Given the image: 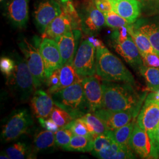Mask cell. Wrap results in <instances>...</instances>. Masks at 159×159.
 <instances>
[{
	"mask_svg": "<svg viewBox=\"0 0 159 159\" xmlns=\"http://www.w3.org/2000/svg\"><path fill=\"white\" fill-rule=\"evenodd\" d=\"M29 0H12L8 4V15L12 23L19 28L26 26L29 20Z\"/></svg>",
	"mask_w": 159,
	"mask_h": 159,
	"instance_id": "cell-20",
	"label": "cell"
},
{
	"mask_svg": "<svg viewBox=\"0 0 159 159\" xmlns=\"http://www.w3.org/2000/svg\"><path fill=\"white\" fill-rule=\"evenodd\" d=\"M80 118L85 121L94 139L108 130L104 123L94 112H89Z\"/></svg>",
	"mask_w": 159,
	"mask_h": 159,
	"instance_id": "cell-26",
	"label": "cell"
},
{
	"mask_svg": "<svg viewBox=\"0 0 159 159\" xmlns=\"http://www.w3.org/2000/svg\"><path fill=\"white\" fill-rule=\"evenodd\" d=\"M73 135L72 131L66 127L59 129L55 133L56 145L64 150L70 142Z\"/></svg>",
	"mask_w": 159,
	"mask_h": 159,
	"instance_id": "cell-36",
	"label": "cell"
},
{
	"mask_svg": "<svg viewBox=\"0 0 159 159\" xmlns=\"http://www.w3.org/2000/svg\"><path fill=\"white\" fill-rule=\"evenodd\" d=\"M33 125V120L27 108L14 111L2 126L1 139L3 142H10L17 140L27 133Z\"/></svg>",
	"mask_w": 159,
	"mask_h": 159,
	"instance_id": "cell-5",
	"label": "cell"
},
{
	"mask_svg": "<svg viewBox=\"0 0 159 159\" xmlns=\"http://www.w3.org/2000/svg\"><path fill=\"white\" fill-rule=\"evenodd\" d=\"M71 30H73L70 18L62 11L61 15L54 18L48 25L41 37L43 39L46 38L55 39Z\"/></svg>",
	"mask_w": 159,
	"mask_h": 159,
	"instance_id": "cell-19",
	"label": "cell"
},
{
	"mask_svg": "<svg viewBox=\"0 0 159 159\" xmlns=\"http://www.w3.org/2000/svg\"><path fill=\"white\" fill-rule=\"evenodd\" d=\"M112 10L129 24L136 21L140 14L142 6L138 0H117L111 2Z\"/></svg>",
	"mask_w": 159,
	"mask_h": 159,
	"instance_id": "cell-17",
	"label": "cell"
},
{
	"mask_svg": "<svg viewBox=\"0 0 159 159\" xmlns=\"http://www.w3.org/2000/svg\"><path fill=\"white\" fill-rule=\"evenodd\" d=\"M143 65L150 67L159 68V54L153 53H146L141 54Z\"/></svg>",
	"mask_w": 159,
	"mask_h": 159,
	"instance_id": "cell-40",
	"label": "cell"
},
{
	"mask_svg": "<svg viewBox=\"0 0 159 159\" xmlns=\"http://www.w3.org/2000/svg\"><path fill=\"white\" fill-rule=\"evenodd\" d=\"M98 159H134L136 156L130 148L125 147L118 144L115 140L107 148L102 149L95 156Z\"/></svg>",
	"mask_w": 159,
	"mask_h": 159,
	"instance_id": "cell-21",
	"label": "cell"
},
{
	"mask_svg": "<svg viewBox=\"0 0 159 159\" xmlns=\"http://www.w3.org/2000/svg\"><path fill=\"white\" fill-rule=\"evenodd\" d=\"M0 159H10V158H9L6 152H5V151H4V152H2L1 153V155H0Z\"/></svg>",
	"mask_w": 159,
	"mask_h": 159,
	"instance_id": "cell-45",
	"label": "cell"
},
{
	"mask_svg": "<svg viewBox=\"0 0 159 159\" xmlns=\"http://www.w3.org/2000/svg\"><path fill=\"white\" fill-rule=\"evenodd\" d=\"M81 77L75 70L73 63L64 64L60 68V83L55 93L75 83L81 82L83 79Z\"/></svg>",
	"mask_w": 159,
	"mask_h": 159,
	"instance_id": "cell-23",
	"label": "cell"
},
{
	"mask_svg": "<svg viewBox=\"0 0 159 159\" xmlns=\"http://www.w3.org/2000/svg\"><path fill=\"white\" fill-rule=\"evenodd\" d=\"M110 1H111V2H113V1H117V0H110Z\"/></svg>",
	"mask_w": 159,
	"mask_h": 159,
	"instance_id": "cell-48",
	"label": "cell"
},
{
	"mask_svg": "<svg viewBox=\"0 0 159 159\" xmlns=\"http://www.w3.org/2000/svg\"><path fill=\"white\" fill-rule=\"evenodd\" d=\"M58 1H59L61 3H64V2H66L68 1H70V0H58Z\"/></svg>",
	"mask_w": 159,
	"mask_h": 159,
	"instance_id": "cell-47",
	"label": "cell"
},
{
	"mask_svg": "<svg viewBox=\"0 0 159 159\" xmlns=\"http://www.w3.org/2000/svg\"><path fill=\"white\" fill-rule=\"evenodd\" d=\"M55 145V133L47 130H41L34 135L33 152L36 156L38 153L50 149Z\"/></svg>",
	"mask_w": 159,
	"mask_h": 159,
	"instance_id": "cell-22",
	"label": "cell"
},
{
	"mask_svg": "<svg viewBox=\"0 0 159 159\" xmlns=\"http://www.w3.org/2000/svg\"><path fill=\"white\" fill-rule=\"evenodd\" d=\"M81 20L82 30L88 34L97 33L106 24L104 14L97 8L93 0L88 4L87 12Z\"/></svg>",
	"mask_w": 159,
	"mask_h": 159,
	"instance_id": "cell-18",
	"label": "cell"
},
{
	"mask_svg": "<svg viewBox=\"0 0 159 159\" xmlns=\"http://www.w3.org/2000/svg\"><path fill=\"white\" fill-rule=\"evenodd\" d=\"M142 8L149 14H159V0H139Z\"/></svg>",
	"mask_w": 159,
	"mask_h": 159,
	"instance_id": "cell-39",
	"label": "cell"
},
{
	"mask_svg": "<svg viewBox=\"0 0 159 159\" xmlns=\"http://www.w3.org/2000/svg\"><path fill=\"white\" fill-rule=\"evenodd\" d=\"M96 73L102 80L135 84L134 78L129 69L106 47L97 49Z\"/></svg>",
	"mask_w": 159,
	"mask_h": 159,
	"instance_id": "cell-2",
	"label": "cell"
},
{
	"mask_svg": "<svg viewBox=\"0 0 159 159\" xmlns=\"http://www.w3.org/2000/svg\"><path fill=\"white\" fill-rule=\"evenodd\" d=\"M138 29L148 37L154 49L159 54V24H144Z\"/></svg>",
	"mask_w": 159,
	"mask_h": 159,
	"instance_id": "cell-30",
	"label": "cell"
},
{
	"mask_svg": "<svg viewBox=\"0 0 159 159\" xmlns=\"http://www.w3.org/2000/svg\"><path fill=\"white\" fill-rule=\"evenodd\" d=\"M114 141L112 131L107 130L104 133L98 135L93 139L91 154L95 156L102 149L107 148Z\"/></svg>",
	"mask_w": 159,
	"mask_h": 159,
	"instance_id": "cell-31",
	"label": "cell"
},
{
	"mask_svg": "<svg viewBox=\"0 0 159 159\" xmlns=\"http://www.w3.org/2000/svg\"><path fill=\"white\" fill-rule=\"evenodd\" d=\"M9 158L11 159H35L33 148H30L25 143H14L5 150Z\"/></svg>",
	"mask_w": 159,
	"mask_h": 159,
	"instance_id": "cell-25",
	"label": "cell"
},
{
	"mask_svg": "<svg viewBox=\"0 0 159 159\" xmlns=\"http://www.w3.org/2000/svg\"><path fill=\"white\" fill-rule=\"evenodd\" d=\"M114 47L116 51L133 68L139 70L143 65L140 51L130 34L128 38L122 42L114 41Z\"/></svg>",
	"mask_w": 159,
	"mask_h": 159,
	"instance_id": "cell-15",
	"label": "cell"
},
{
	"mask_svg": "<svg viewBox=\"0 0 159 159\" xmlns=\"http://www.w3.org/2000/svg\"><path fill=\"white\" fill-rule=\"evenodd\" d=\"M14 61L15 69L12 74L7 78V84L17 101L27 102L35 90L33 77L23 57L16 54Z\"/></svg>",
	"mask_w": 159,
	"mask_h": 159,
	"instance_id": "cell-4",
	"label": "cell"
},
{
	"mask_svg": "<svg viewBox=\"0 0 159 159\" xmlns=\"http://www.w3.org/2000/svg\"><path fill=\"white\" fill-rule=\"evenodd\" d=\"M102 108L111 111H131L138 116L146 92L140 93L135 84L102 80Z\"/></svg>",
	"mask_w": 159,
	"mask_h": 159,
	"instance_id": "cell-1",
	"label": "cell"
},
{
	"mask_svg": "<svg viewBox=\"0 0 159 159\" xmlns=\"http://www.w3.org/2000/svg\"><path fill=\"white\" fill-rule=\"evenodd\" d=\"M61 13V5L56 1L47 0L41 2L34 12L35 25L40 33H44L48 25Z\"/></svg>",
	"mask_w": 159,
	"mask_h": 159,
	"instance_id": "cell-11",
	"label": "cell"
},
{
	"mask_svg": "<svg viewBox=\"0 0 159 159\" xmlns=\"http://www.w3.org/2000/svg\"><path fill=\"white\" fill-rule=\"evenodd\" d=\"M135 120H133L127 125L118 129L112 131L114 140L118 144L125 147L130 148L129 141L136 124Z\"/></svg>",
	"mask_w": 159,
	"mask_h": 159,
	"instance_id": "cell-29",
	"label": "cell"
},
{
	"mask_svg": "<svg viewBox=\"0 0 159 159\" xmlns=\"http://www.w3.org/2000/svg\"><path fill=\"white\" fill-rule=\"evenodd\" d=\"M96 47L87 40L83 41L76 52L73 65L81 77L93 75L96 73Z\"/></svg>",
	"mask_w": 159,
	"mask_h": 159,
	"instance_id": "cell-9",
	"label": "cell"
},
{
	"mask_svg": "<svg viewBox=\"0 0 159 159\" xmlns=\"http://www.w3.org/2000/svg\"><path fill=\"white\" fill-rule=\"evenodd\" d=\"M147 97L159 102V89L156 91L150 93Z\"/></svg>",
	"mask_w": 159,
	"mask_h": 159,
	"instance_id": "cell-44",
	"label": "cell"
},
{
	"mask_svg": "<svg viewBox=\"0 0 159 159\" xmlns=\"http://www.w3.org/2000/svg\"><path fill=\"white\" fill-rule=\"evenodd\" d=\"M66 127L71 131L74 135L89 137L94 139L93 135L89 130L85 121L81 118H77L72 120L68 125L66 126Z\"/></svg>",
	"mask_w": 159,
	"mask_h": 159,
	"instance_id": "cell-34",
	"label": "cell"
},
{
	"mask_svg": "<svg viewBox=\"0 0 159 159\" xmlns=\"http://www.w3.org/2000/svg\"><path fill=\"white\" fill-rule=\"evenodd\" d=\"M157 145L159 152V125L157 129Z\"/></svg>",
	"mask_w": 159,
	"mask_h": 159,
	"instance_id": "cell-46",
	"label": "cell"
},
{
	"mask_svg": "<svg viewBox=\"0 0 159 159\" xmlns=\"http://www.w3.org/2000/svg\"><path fill=\"white\" fill-rule=\"evenodd\" d=\"M46 83L48 87L47 90L48 93L50 95L54 93L60 83V68L56 70L51 75L46 79Z\"/></svg>",
	"mask_w": 159,
	"mask_h": 159,
	"instance_id": "cell-38",
	"label": "cell"
},
{
	"mask_svg": "<svg viewBox=\"0 0 159 159\" xmlns=\"http://www.w3.org/2000/svg\"><path fill=\"white\" fill-rule=\"evenodd\" d=\"M129 146L134 153L142 159H158L157 147L146 131L136 123L129 141Z\"/></svg>",
	"mask_w": 159,
	"mask_h": 159,
	"instance_id": "cell-8",
	"label": "cell"
},
{
	"mask_svg": "<svg viewBox=\"0 0 159 159\" xmlns=\"http://www.w3.org/2000/svg\"><path fill=\"white\" fill-rule=\"evenodd\" d=\"M139 72L144 77L147 85V90L154 92L159 89V68L150 67L142 65Z\"/></svg>",
	"mask_w": 159,
	"mask_h": 159,
	"instance_id": "cell-28",
	"label": "cell"
},
{
	"mask_svg": "<svg viewBox=\"0 0 159 159\" xmlns=\"http://www.w3.org/2000/svg\"><path fill=\"white\" fill-rule=\"evenodd\" d=\"M104 15L105 17L106 24L111 28L119 29L121 27L127 26L130 24L113 10L104 13Z\"/></svg>",
	"mask_w": 159,
	"mask_h": 159,
	"instance_id": "cell-35",
	"label": "cell"
},
{
	"mask_svg": "<svg viewBox=\"0 0 159 159\" xmlns=\"http://www.w3.org/2000/svg\"><path fill=\"white\" fill-rule=\"evenodd\" d=\"M32 75L35 89H39L46 81L44 64L39 49L25 39L18 44Z\"/></svg>",
	"mask_w": 159,
	"mask_h": 159,
	"instance_id": "cell-6",
	"label": "cell"
},
{
	"mask_svg": "<svg viewBox=\"0 0 159 159\" xmlns=\"http://www.w3.org/2000/svg\"><path fill=\"white\" fill-rule=\"evenodd\" d=\"M87 40L91 43L93 46L96 47V48H104L105 47V46L104 45L103 43L101 40L98 39H95L93 36L89 37H88Z\"/></svg>",
	"mask_w": 159,
	"mask_h": 159,
	"instance_id": "cell-43",
	"label": "cell"
},
{
	"mask_svg": "<svg viewBox=\"0 0 159 159\" xmlns=\"http://www.w3.org/2000/svg\"><path fill=\"white\" fill-rule=\"evenodd\" d=\"M55 103L51 96L41 89L34 91L31 100V106L37 119H46L50 116Z\"/></svg>",
	"mask_w": 159,
	"mask_h": 159,
	"instance_id": "cell-16",
	"label": "cell"
},
{
	"mask_svg": "<svg viewBox=\"0 0 159 159\" xmlns=\"http://www.w3.org/2000/svg\"><path fill=\"white\" fill-rule=\"evenodd\" d=\"M81 82L70 85L51 95L55 104L67 111L74 119L91 112Z\"/></svg>",
	"mask_w": 159,
	"mask_h": 159,
	"instance_id": "cell-3",
	"label": "cell"
},
{
	"mask_svg": "<svg viewBox=\"0 0 159 159\" xmlns=\"http://www.w3.org/2000/svg\"><path fill=\"white\" fill-rule=\"evenodd\" d=\"M61 7L62 11L65 12L70 18L72 30H81L82 20L80 18L78 13L76 11L73 2L70 0L66 2L61 3Z\"/></svg>",
	"mask_w": 159,
	"mask_h": 159,
	"instance_id": "cell-32",
	"label": "cell"
},
{
	"mask_svg": "<svg viewBox=\"0 0 159 159\" xmlns=\"http://www.w3.org/2000/svg\"><path fill=\"white\" fill-rule=\"evenodd\" d=\"M80 35V30H73L54 39L60 50L63 66L67 63H73Z\"/></svg>",
	"mask_w": 159,
	"mask_h": 159,
	"instance_id": "cell-14",
	"label": "cell"
},
{
	"mask_svg": "<svg viewBox=\"0 0 159 159\" xmlns=\"http://www.w3.org/2000/svg\"><path fill=\"white\" fill-rule=\"evenodd\" d=\"M97 8L103 14L112 10L111 2L110 0H93Z\"/></svg>",
	"mask_w": 159,
	"mask_h": 159,
	"instance_id": "cell-42",
	"label": "cell"
},
{
	"mask_svg": "<svg viewBox=\"0 0 159 159\" xmlns=\"http://www.w3.org/2000/svg\"><path fill=\"white\" fill-rule=\"evenodd\" d=\"M85 98L91 112L102 108L103 90L100 80L93 75L87 76L82 80Z\"/></svg>",
	"mask_w": 159,
	"mask_h": 159,
	"instance_id": "cell-13",
	"label": "cell"
},
{
	"mask_svg": "<svg viewBox=\"0 0 159 159\" xmlns=\"http://www.w3.org/2000/svg\"><path fill=\"white\" fill-rule=\"evenodd\" d=\"M39 51L44 64L46 79H47L56 70L63 67L61 54L56 41L48 38L43 40Z\"/></svg>",
	"mask_w": 159,
	"mask_h": 159,
	"instance_id": "cell-10",
	"label": "cell"
},
{
	"mask_svg": "<svg viewBox=\"0 0 159 159\" xmlns=\"http://www.w3.org/2000/svg\"><path fill=\"white\" fill-rule=\"evenodd\" d=\"M104 123L108 130L114 131L136 119V114L131 111H111L105 108L94 112Z\"/></svg>",
	"mask_w": 159,
	"mask_h": 159,
	"instance_id": "cell-12",
	"label": "cell"
},
{
	"mask_svg": "<svg viewBox=\"0 0 159 159\" xmlns=\"http://www.w3.org/2000/svg\"><path fill=\"white\" fill-rule=\"evenodd\" d=\"M93 139L89 137L73 135L68 145L64 148L66 151L91 152Z\"/></svg>",
	"mask_w": 159,
	"mask_h": 159,
	"instance_id": "cell-27",
	"label": "cell"
},
{
	"mask_svg": "<svg viewBox=\"0 0 159 159\" xmlns=\"http://www.w3.org/2000/svg\"><path fill=\"white\" fill-rule=\"evenodd\" d=\"M50 117L60 128L66 127L74 120L67 111L56 104L52 109Z\"/></svg>",
	"mask_w": 159,
	"mask_h": 159,
	"instance_id": "cell-33",
	"label": "cell"
},
{
	"mask_svg": "<svg viewBox=\"0 0 159 159\" xmlns=\"http://www.w3.org/2000/svg\"><path fill=\"white\" fill-rule=\"evenodd\" d=\"M128 33L130 34L134 43L136 44L140 55L146 53H153L159 54L152 46L148 37L139 29L136 28L131 24L127 26Z\"/></svg>",
	"mask_w": 159,
	"mask_h": 159,
	"instance_id": "cell-24",
	"label": "cell"
},
{
	"mask_svg": "<svg viewBox=\"0 0 159 159\" xmlns=\"http://www.w3.org/2000/svg\"><path fill=\"white\" fill-rule=\"evenodd\" d=\"M3 1V0H1V1Z\"/></svg>",
	"mask_w": 159,
	"mask_h": 159,
	"instance_id": "cell-49",
	"label": "cell"
},
{
	"mask_svg": "<svg viewBox=\"0 0 159 159\" xmlns=\"http://www.w3.org/2000/svg\"><path fill=\"white\" fill-rule=\"evenodd\" d=\"M136 123L148 133L157 147V131L159 125V102L146 97L142 108L137 116Z\"/></svg>",
	"mask_w": 159,
	"mask_h": 159,
	"instance_id": "cell-7",
	"label": "cell"
},
{
	"mask_svg": "<svg viewBox=\"0 0 159 159\" xmlns=\"http://www.w3.org/2000/svg\"><path fill=\"white\" fill-rule=\"evenodd\" d=\"M38 120L41 125L47 130L51 131L52 132L56 133L60 129V127L52 120L51 117L50 118L48 117L46 119L39 118Z\"/></svg>",
	"mask_w": 159,
	"mask_h": 159,
	"instance_id": "cell-41",
	"label": "cell"
},
{
	"mask_svg": "<svg viewBox=\"0 0 159 159\" xmlns=\"http://www.w3.org/2000/svg\"><path fill=\"white\" fill-rule=\"evenodd\" d=\"M16 64L14 60L8 57H2L0 60L1 71L4 74L6 77H10L15 69Z\"/></svg>",
	"mask_w": 159,
	"mask_h": 159,
	"instance_id": "cell-37",
	"label": "cell"
}]
</instances>
